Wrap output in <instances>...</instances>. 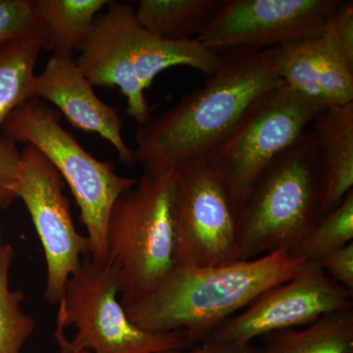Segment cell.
I'll use <instances>...</instances> for the list:
<instances>
[{
	"label": "cell",
	"instance_id": "cell-3",
	"mask_svg": "<svg viewBox=\"0 0 353 353\" xmlns=\"http://www.w3.org/2000/svg\"><path fill=\"white\" fill-rule=\"evenodd\" d=\"M324 215L321 167L308 129L267 167L238 206L240 260L290 252Z\"/></svg>",
	"mask_w": 353,
	"mask_h": 353
},
{
	"label": "cell",
	"instance_id": "cell-12",
	"mask_svg": "<svg viewBox=\"0 0 353 353\" xmlns=\"http://www.w3.org/2000/svg\"><path fill=\"white\" fill-rule=\"evenodd\" d=\"M134 7L110 1L105 12L95 18L76 63L92 85L119 88L126 99V112L141 125L152 118L145 90L134 72L128 41V24Z\"/></svg>",
	"mask_w": 353,
	"mask_h": 353
},
{
	"label": "cell",
	"instance_id": "cell-17",
	"mask_svg": "<svg viewBox=\"0 0 353 353\" xmlns=\"http://www.w3.org/2000/svg\"><path fill=\"white\" fill-rule=\"evenodd\" d=\"M110 0H34V9L48 39V51L73 57Z\"/></svg>",
	"mask_w": 353,
	"mask_h": 353
},
{
	"label": "cell",
	"instance_id": "cell-5",
	"mask_svg": "<svg viewBox=\"0 0 353 353\" xmlns=\"http://www.w3.org/2000/svg\"><path fill=\"white\" fill-rule=\"evenodd\" d=\"M2 136L34 146L69 185L87 231L88 254L99 263L108 260L106 230L114 202L137 183L116 173L115 164L101 161L83 148L60 124V115L41 99L18 106L2 126Z\"/></svg>",
	"mask_w": 353,
	"mask_h": 353
},
{
	"label": "cell",
	"instance_id": "cell-8",
	"mask_svg": "<svg viewBox=\"0 0 353 353\" xmlns=\"http://www.w3.org/2000/svg\"><path fill=\"white\" fill-rule=\"evenodd\" d=\"M175 266H220L241 261L236 205L204 157L173 168Z\"/></svg>",
	"mask_w": 353,
	"mask_h": 353
},
{
	"label": "cell",
	"instance_id": "cell-22",
	"mask_svg": "<svg viewBox=\"0 0 353 353\" xmlns=\"http://www.w3.org/2000/svg\"><path fill=\"white\" fill-rule=\"evenodd\" d=\"M353 243V190L338 208L323 216L290 250L296 259L320 261L323 257Z\"/></svg>",
	"mask_w": 353,
	"mask_h": 353
},
{
	"label": "cell",
	"instance_id": "cell-27",
	"mask_svg": "<svg viewBox=\"0 0 353 353\" xmlns=\"http://www.w3.org/2000/svg\"><path fill=\"white\" fill-rule=\"evenodd\" d=\"M158 353H271L266 347L243 341H208L185 350H172Z\"/></svg>",
	"mask_w": 353,
	"mask_h": 353
},
{
	"label": "cell",
	"instance_id": "cell-2",
	"mask_svg": "<svg viewBox=\"0 0 353 353\" xmlns=\"http://www.w3.org/2000/svg\"><path fill=\"white\" fill-rule=\"evenodd\" d=\"M303 264L283 250L220 266H175L154 289L123 307L139 329L182 331L194 347Z\"/></svg>",
	"mask_w": 353,
	"mask_h": 353
},
{
	"label": "cell",
	"instance_id": "cell-1",
	"mask_svg": "<svg viewBox=\"0 0 353 353\" xmlns=\"http://www.w3.org/2000/svg\"><path fill=\"white\" fill-rule=\"evenodd\" d=\"M284 83L274 68L272 48L231 50L203 87L150 118L136 134L134 163L143 171H170L204 157L231 132L250 105Z\"/></svg>",
	"mask_w": 353,
	"mask_h": 353
},
{
	"label": "cell",
	"instance_id": "cell-11",
	"mask_svg": "<svg viewBox=\"0 0 353 353\" xmlns=\"http://www.w3.org/2000/svg\"><path fill=\"white\" fill-rule=\"evenodd\" d=\"M341 0H225L197 41L215 50H262L318 38Z\"/></svg>",
	"mask_w": 353,
	"mask_h": 353
},
{
	"label": "cell",
	"instance_id": "cell-24",
	"mask_svg": "<svg viewBox=\"0 0 353 353\" xmlns=\"http://www.w3.org/2000/svg\"><path fill=\"white\" fill-rule=\"evenodd\" d=\"M320 43L353 72V2L341 0L330 14L320 37Z\"/></svg>",
	"mask_w": 353,
	"mask_h": 353
},
{
	"label": "cell",
	"instance_id": "cell-26",
	"mask_svg": "<svg viewBox=\"0 0 353 353\" xmlns=\"http://www.w3.org/2000/svg\"><path fill=\"white\" fill-rule=\"evenodd\" d=\"M319 262L332 280L353 292V243L334 250Z\"/></svg>",
	"mask_w": 353,
	"mask_h": 353
},
{
	"label": "cell",
	"instance_id": "cell-18",
	"mask_svg": "<svg viewBox=\"0 0 353 353\" xmlns=\"http://www.w3.org/2000/svg\"><path fill=\"white\" fill-rule=\"evenodd\" d=\"M271 353H353V309L324 315L303 330L269 334Z\"/></svg>",
	"mask_w": 353,
	"mask_h": 353
},
{
	"label": "cell",
	"instance_id": "cell-13",
	"mask_svg": "<svg viewBox=\"0 0 353 353\" xmlns=\"http://www.w3.org/2000/svg\"><path fill=\"white\" fill-rule=\"evenodd\" d=\"M32 90V99L50 102L76 129L108 141L121 162L134 164V152L123 138L124 121L119 111L97 97L73 58L52 55L34 76Z\"/></svg>",
	"mask_w": 353,
	"mask_h": 353
},
{
	"label": "cell",
	"instance_id": "cell-4",
	"mask_svg": "<svg viewBox=\"0 0 353 353\" xmlns=\"http://www.w3.org/2000/svg\"><path fill=\"white\" fill-rule=\"evenodd\" d=\"M108 260L122 306L141 299L175 267L173 169L143 171L114 202L109 214Z\"/></svg>",
	"mask_w": 353,
	"mask_h": 353
},
{
	"label": "cell",
	"instance_id": "cell-7",
	"mask_svg": "<svg viewBox=\"0 0 353 353\" xmlns=\"http://www.w3.org/2000/svg\"><path fill=\"white\" fill-rule=\"evenodd\" d=\"M323 109L287 85L273 88L253 102L204 157L226 185L236 209L267 167L307 131Z\"/></svg>",
	"mask_w": 353,
	"mask_h": 353
},
{
	"label": "cell",
	"instance_id": "cell-19",
	"mask_svg": "<svg viewBox=\"0 0 353 353\" xmlns=\"http://www.w3.org/2000/svg\"><path fill=\"white\" fill-rule=\"evenodd\" d=\"M43 50V44L32 39L10 41L0 48V132L7 117L32 99L34 67Z\"/></svg>",
	"mask_w": 353,
	"mask_h": 353
},
{
	"label": "cell",
	"instance_id": "cell-28",
	"mask_svg": "<svg viewBox=\"0 0 353 353\" xmlns=\"http://www.w3.org/2000/svg\"><path fill=\"white\" fill-rule=\"evenodd\" d=\"M74 353H92L90 352H88V350H80V352H77Z\"/></svg>",
	"mask_w": 353,
	"mask_h": 353
},
{
	"label": "cell",
	"instance_id": "cell-6",
	"mask_svg": "<svg viewBox=\"0 0 353 353\" xmlns=\"http://www.w3.org/2000/svg\"><path fill=\"white\" fill-rule=\"evenodd\" d=\"M108 261L83 255L58 303L55 339L61 353H158L192 347L182 331L148 333L130 321Z\"/></svg>",
	"mask_w": 353,
	"mask_h": 353
},
{
	"label": "cell",
	"instance_id": "cell-9",
	"mask_svg": "<svg viewBox=\"0 0 353 353\" xmlns=\"http://www.w3.org/2000/svg\"><path fill=\"white\" fill-rule=\"evenodd\" d=\"M64 189L57 169L36 148L25 145L14 194L24 202L43 246L46 299L52 305L60 303L69 278L90 252L87 236L77 231Z\"/></svg>",
	"mask_w": 353,
	"mask_h": 353
},
{
	"label": "cell",
	"instance_id": "cell-10",
	"mask_svg": "<svg viewBox=\"0 0 353 353\" xmlns=\"http://www.w3.org/2000/svg\"><path fill=\"white\" fill-rule=\"evenodd\" d=\"M345 309H353V292L332 280L319 261H305L294 277L265 292L206 341L252 343Z\"/></svg>",
	"mask_w": 353,
	"mask_h": 353
},
{
	"label": "cell",
	"instance_id": "cell-23",
	"mask_svg": "<svg viewBox=\"0 0 353 353\" xmlns=\"http://www.w3.org/2000/svg\"><path fill=\"white\" fill-rule=\"evenodd\" d=\"M20 39H32L48 51V39L34 9V0H0V48Z\"/></svg>",
	"mask_w": 353,
	"mask_h": 353
},
{
	"label": "cell",
	"instance_id": "cell-21",
	"mask_svg": "<svg viewBox=\"0 0 353 353\" xmlns=\"http://www.w3.org/2000/svg\"><path fill=\"white\" fill-rule=\"evenodd\" d=\"M14 256L12 245H0V353L22 352L37 327L36 319L23 311L25 294L10 288Z\"/></svg>",
	"mask_w": 353,
	"mask_h": 353
},
{
	"label": "cell",
	"instance_id": "cell-25",
	"mask_svg": "<svg viewBox=\"0 0 353 353\" xmlns=\"http://www.w3.org/2000/svg\"><path fill=\"white\" fill-rule=\"evenodd\" d=\"M21 150L10 139H0V209H6L16 201L14 185L19 169Z\"/></svg>",
	"mask_w": 353,
	"mask_h": 353
},
{
	"label": "cell",
	"instance_id": "cell-14",
	"mask_svg": "<svg viewBox=\"0 0 353 353\" xmlns=\"http://www.w3.org/2000/svg\"><path fill=\"white\" fill-rule=\"evenodd\" d=\"M309 131L321 167L326 215L353 190V102L323 109Z\"/></svg>",
	"mask_w": 353,
	"mask_h": 353
},
{
	"label": "cell",
	"instance_id": "cell-15",
	"mask_svg": "<svg viewBox=\"0 0 353 353\" xmlns=\"http://www.w3.org/2000/svg\"><path fill=\"white\" fill-rule=\"evenodd\" d=\"M130 54L136 75L143 90L164 70L187 66L209 77L219 70L224 55L196 39L190 41H168L145 31L137 22L134 14L128 24Z\"/></svg>",
	"mask_w": 353,
	"mask_h": 353
},
{
	"label": "cell",
	"instance_id": "cell-20",
	"mask_svg": "<svg viewBox=\"0 0 353 353\" xmlns=\"http://www.w3.org/2000/svg\"><path fill=\"white\" fill-rule=\"evenodd\" d=\"M314 39L272 48L274 68L281 81L292 92L326 108L329 105L320 83Z\"/></svg>",
	"mask_w": 353,
	"mask_h": 353
},
{
	"label": "cell",
	"instance_id": "cell-16",
	"mask_svg": "<svg viewBox=\"0 0 353 353\" xmlns=\"http://www.w3.org/2000/svg\"><path fill=\"white\" fill-rule=\"evenodd\" d=\"M225 0H141L137 22L145 31L168 41L199 38L214 19Z\"/></svg>",
	"mask_w": 353,
	"mask_h": 353
}]
</instances>
